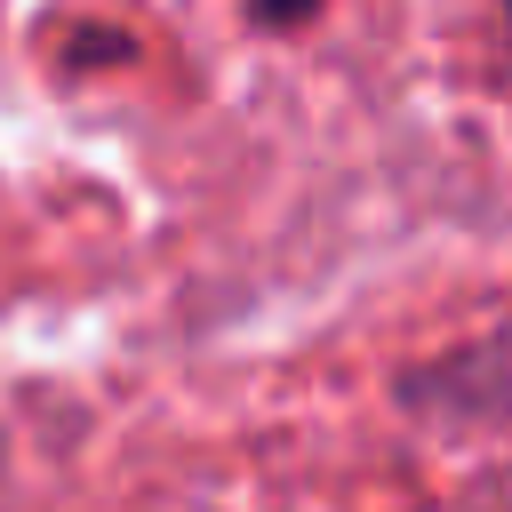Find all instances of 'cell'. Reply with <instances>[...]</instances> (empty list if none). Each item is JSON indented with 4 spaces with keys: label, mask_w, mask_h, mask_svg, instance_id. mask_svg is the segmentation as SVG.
Segmentation results:
<instances>
[{
    "label": "cell",
    "mask_w": 512,
    "mask_h": 512,
    "mask_svg": "<svg viewBox=\"0 0 512 512\" xmlns=\"http://www.w3.org/2000/svg\"><path fill=\"white\" fill-rule=\"evenodd\" d=\"M400 408L448 432H480V424H512V320H496L488 336L424 360L400 376Z\"/></svg>",
    "instance_id": "1"
}]
</instances>
